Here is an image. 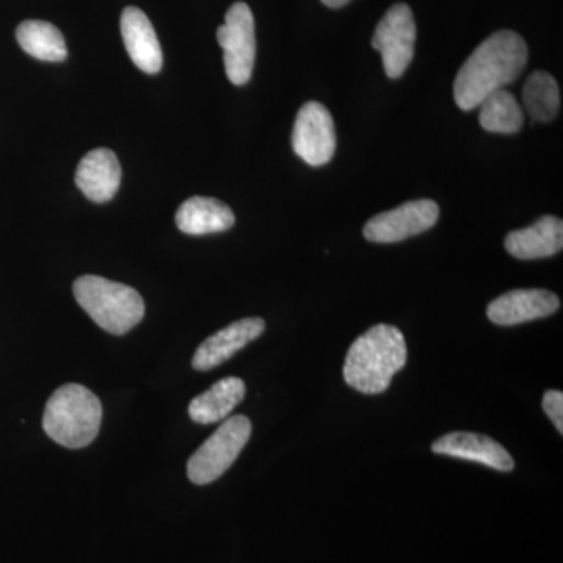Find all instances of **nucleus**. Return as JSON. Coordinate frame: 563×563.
I'll return each instance as SVG.
<instances>
[{"label": "nucleus", "instance_id": "obj_3", "mask_svg": "<svg viewBox=\"0 0 563 563\" xmlns=\"http://www.w3.org/2000/svg\"><path fill=\"white\" fill-rule=\"evenodd\" d=\"M102 422V404L84 385L58 388L46 404L43 428L54 442L79 450L95 442Z\"/></svg>", "mask_w": 563, "mask_h": 563}, {"label": "nucleus", "instance_id": "obj_15", "mask_svg": "<svg viewBox=\"0 0 563 563\" xmlns=\"http://www.w3.org/2000/svg\"><path fill=\"white\" fill-rule=\"evenodd\" d=\"M504 246L518 261L553 257L563 247V222L561 218L547 214L529 228L510 232Z\"/></svg>", "mask_w": 563, "mask_h": 563}, {"label": "nucleus", "instance_id": "obj_20", "mask_svg": "<svg viewBox=\"0 0 563 563\" xmlns=\"http://www.w3.org/2000/svg\"><path fill=\"white\" fill-rule=\"evenodd\" d=\"M523 106L529 117L537 122L553 121L561 110V90L558 81L544 70H536L526 80Z\"/></svg>", "mask_w": 563, "mask_h": 563}, {"label": "nucleus", "instance_id": "obj_22", "mask_svg": "<svg viewBox=\"0 0 563 563\" xmlns=\"http://www.w3.org/2000/svg\"><path fill=\"white\" fill-rule=\"evenodd\" d=\"M321 2L324 3L325 7H329V9H342V7L350 3L351 0H321Z\"/></svg>", "mask_w": 563, "mask_h": 563}, {"label": "nucleus", "instance_id": "obj_2", "mask_svg": "<svg viewBox=\"0 0 563 563\" xmlns=\"http://www.w3.org/2000/svg\"><path fill=\"white\" fill-rule=\"evenodd\" d=\"M407 363L402 332L390 324H377L351 344L343 376L354 390L379 395L390 387L393 377Z\"/></svg>", "mask_w": 563, "mask_h": 563}, {"label": "nucleus", "instance_id": "obj_4", "mask_svg": "<svg viewBox=\"0 0 563 563\" xmlns=\"http://www.w3.org/2000/svg\"><path fill=\"white\" fill-rule=\"evenodd\" d=\"M73 290L88 317L113 335H124L144 318L146 309L140 292L120 282L81 276L74 282Z\"/></svg>", "mask_w": 563, "mask_h": 563}, {"label": "nucleus", "instance_id": "obj_1", "mask_svg": "<svg viewBox=\"0 0 563 563\" xmlns=\"http://www.w3.org/2000/svg\"><path fill=\"white\" fill-rule=\"evenodd\" d=\"M528 44L518 33L499 31L488 36L463 63L454 80L459 109L472 111L492 92L521 76L528 63Z\"/></svg>", "mask_w": 563, "mask_h": 563}, {"label": "nucleus", "instance_id": "obj_8", "mask_svg": "<svg viewBox=\"0 0 563 563\" xmlns=\"http://www.w3.org/2000/svg\"><path fill=\"white\" fill-rule=\"evenodd\" d=\"M439 217V203L431 199H418L376 214L366 222L363 235L372 243H399L429 231L437 224Z\"/></svg>", "mask_w": 563, "mask_h": 563}, {"label": "nucleus", "instance_id": "obj_14", "mask_svg": "<svg viewBox=\"0 0 563 563\" xmlns=\"http://www.w3.org/2000/svg\"><path fill=\"white\" fill-rule=\"evenodd\" d=\"M121 35L125 51L136 68L146 74H157L163 66L161 41L150 18L136 7H128L121 14Z\"/></svg>", "mask_w": 563, "mask_h": 563}, {"label": "nucleus", "instance_id": "obj_17", "mask_svg": "<svg viewBox=\"0 0 563 563\" xmlns=\"http://www.w3.org/2000/svg\"><path fill=\"white\" fill-rule=\"evenodd\" d=\"M246 385L240 377H224L213 387L196 396L188 407V413L198 424H213L229 417V413L243 401Z\"/></svg>", "mask_w": 563, "mask_h": 563}, {"label": "nucleus", "instance_id": "obj_21", "mask_svg": "<svg viewBox=\"0 0 563 563\" xmlns=\"http://www.w3.org/2000/svg\"><path fill=\"white\" fill-rule=\"evenodd\" d=\"M543 410L548 415L555 429L563 433V393L550 390L543 396Z\"/></svg>", "mask_w": 563, "mask_h": 563}, {"label": "nucleus", "instance_id": "obj_12", "mask_svg": "<svg viewBox=\"0 0 563 563\" xmlns=\"http://www.w3.org/2000/svg\"><path fill=\"white\" fill-rule=\"evenodd\" d=\"M432 451L435 454L451 455L463 461L483 463L498 472H512L515 466L512 455L507 453L506 448L490 437L479 435V433H448L432 444Z\"/></svg>", "mask_w": 563, "mask_h": 563}, {"label": "nucleus", "instance_id": "obj_11", "mask_svg": "<svg viewBox=\"0 0 563 563\" xmlns=\"http://www.w3.org/2000/svg\"><path fill=\"white\" fill-rule=\"evenodd\" d=\"M265 328L266 324L262 318H244V320L232 322L228 328L209 336L198 347L192 357V368L198 372L217 368L236 352L242 351L246 344L257 340Z\"/></svg>", "mask_w": 563, "mask_h": 563}, {"label": "nucleus", "instance_id": "obj_13", "mask_svg": "<svg viewBox=\"0 0 563 563\" xmlns=\"http://www.w3.org/2000/svg\"><path fill=\"white\" fill-rule=\"evenodd\" d=\"M76 184L90 201L109 202L121 185V165L117 154L107 147L88 152L77 166Z\"/></svg>", "mask_w": 563, "mask_h": 563}, {"label": "nucleus", "instance_id": "obj_5", "mask_svg": "<svg viewBox=\"0 0 563 563\" xmlns=\"http://www.w3.org/2000/svg\"><path fill=\"white\" fill-rule=\"evenodd\" d=\"M251 432L250 418L243 415L222 422L218 431L188 461V479L196 485L220 479L250 442Z\"/></svg>", "mask_w": 563, "mask_h": 563}, {"label": "nucleus", "instance_id": "obj_19", "mask_svg": "<svg viewBox=\"0 0 563 563\" xmlns=\"http://www.w3.org/2000/svg\"><path fill=\"white\" fill-rule=\"evenodd\" d=\"M479 122L484 131L492 133H517L525 124V113L512 92H492L481 103Z\"/></svg>", "mask_w": 563, "mask_h": 563}, {"label": "nucleus", "instance_id": "obj_16", "mask_svg": "<svg viewBox=\"0 0 563 563\" xmlns=\"http://www.w3.org/2000/svg\"><path fill=\"white\" fill-rule=\"evenodd\" d=\"M177 228L187 235H210L229 231L235 224L231 207L213 198L195 196L187 199L176 213Z\"/></svg>", "mask_w": 563, "mask_h": 563}, {"label": "nucleus", "instance_id": "obj_6", "mask_svg": "<svg viewBox=\"0 0 563 563\" xmlns=\"http://www.w3.org/2000/svg\"><path fill=\"white\" fill-rule=\"evenodd\" d=\"M217 40L224 51L225 76L236 87H243L251 80L257 51L254 14L247 3H233L218 29Z\"/></svg>", "mask_w": 563, "mask_h": 563}, {"label": "nucleus", "instance_id": "obj_9", "mask_svg": "<svg viewBox=\"0 0 563 563\" xmlns=\"http://www.w3.org/2000/svg\"><path fill=\"white\" fill-rule=\"evenodd\" d=\"M292 151L307 165L322 166L335 154L336 136L331 111L320 102L303 103L296 117Z\"/></svg>", "mask_w": 563, "mask_h": 563}, {"label": "nucleus", "instance_id": "obj_7", "mask_svg": "<svg viewBox=\"0 0 563 563\" xmlns=\"http://www.w3.org/2000/svg\"><path fill=\"white\" fill-rule=\"evenodd\" d=\"M417 22L412 10L406 3H396L377 24L373 47L383 55L385 74L388 79H399L415 55Z\"/></svg>", "mask_w": 563, "mask_h": 563}, {"label": "nucleus", "instance_id": "obj_10", "mask_svg": "<svg viewBox=\"0 0 563 563\" xmlns=\"http://www.w3.org/2000/svg\"><path fill=\"white\" fill-rule=\"evenodd\" d=\"M561 307V299L553 291L531 288L514 290L488 303L487 317L493 324L517 325L551 317Z\"/></svg>", "mask_w": 563, "mask_h": 563}, {"label": "nucleus", "instance_id": "obj_18", "mask_svg": "<svg viewBox=\"0 0 563 563\" xmlns=\"http://www.w3.org/2000/svg\"><path fill=\"white\" fill-rule=\"evenodd\" d=\"M16 40L22 51L41 62H63L68 57L65 38L54 24L46 21H24L18 27Z\"/></svg>", "mask_w": 563, "mask_h": 563}]
</instances>
